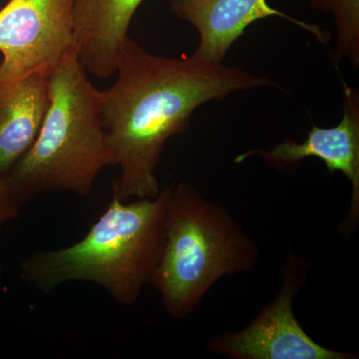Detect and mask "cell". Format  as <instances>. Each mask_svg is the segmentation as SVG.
I'll list each match as a JSON object with an SVG mask.
<instances>
[{"instance_id":"6da1fadb","label":"cell","mask_w":359,"mask_h":359,"mask_svg":"<svg viewBox=\"0 0 359 359\" xmlns=\"http://www.w3.org/2000/svg\"><path fill=\"white\" fill-rule=\"evenodd\" d=\"M115 74V83L100 91V101L110 166L119 169L112 197L122 202L159 195L157 171L165 145L188 128L201 105L242 90L278 87L269 78L195 53L180 59L153 55L129 36Z\"/></svg>"},{"instance_id":"7a4b0ae2","label":"cell","mask_w":359,"mask_h":359,"mask_svg":"<svg viewBox=\"0 0 359 359\" xmlns=\"http://www.w3.org/2000/svg\"><path fill=\"white\" fill-rule=\"evenodd\" d=\"M171 189L130 203L112 197L79 242L26 257L21 278L44 294L73 280L93 283L121 306H134L162 257Z\"/></svg>"},{"instance_id":"3957f363","label":"cell","mask_w":359,"mask_h":359,"mask_svg":"<svg viewBox=\"0 0 359 359\" xmlns=\"http://www.w3.org/2000/svg\"><path fill=\"white\" fill-rule=\"evenodd\" d=\"M107 166L100 91L90 83L74 48L49 74L48 106L39 135L6 181L25 207L42 193L86 197Z\"/></svg>"},{"instance_id":"277c9868","label":"cell","mask_w":359,"mask_h":359,"mask_svg":"<svg viewBox=\"0 0 359 359\" xmlns=\"http://www.w3.org/2000/svg\"><path fill=\"white\" fill-rule=\"evenodd\" d=\"M259 255L226 208L184 182L172 184L164 250L149 285L167 313L184 320L222 278L256 268Z\"/></svg>"},{"instance_id":"5b68a950","label":"cell","mask_w":359,"mask_h":359,"mask_svg":"<svg viewBox=\"0 0 359 359\" xmlns=\"http://www.w3.org/2000/svg\"><path fill=\"white\" fill-rule=\"evenodd\" d=\"M74 0H9L0 9V92L49 75L75 48Z\"/></svg>"},{"instance_id":"8992f818","label":"cell","mask_w":359,"mask_h":359,"mask_svg":"<svg viewBox=\"0 0 359 359\" xmlns=\"http://www.w3.org/2000/svg\"><path fill=\"white\" fill-rule=\"evenodd\" d=\"M308 261L290 252L283 285L275 299L250 325L222 332L210 340L212 353L233 359H354L355 354L332 351L314 341L295 318L294 297L306 283Z\"/></svg>"},{"instance_id":"52a82bcc","label":"cell","mask_w":359,"mask_h":359,"mask_svg":"<svg viewBox=\"0 0 359 359\" xmlns=\"http://www.w3.org/2000/svg\"><path fill=\"white\" fill-rule=\"evenodd\" d=\"M344 86V116L339 125L332 128L313 125L302 143L285 140L271 151H249L238 156L235 162L259 155L276 169L292 170L306 158L313 157L323 161L330 174H344L353 186V197L348 214L339 229L344 235L351 236L359 221V95L358 91L346 83Z\"/></svg>"},{"instance_id":"ba28073f","label":"cell","mask_w":359,"mask_h":359,"mask_svg":"<svg viewBox=\"0 0 359 359\" xmlns=\"http://www.w3.org/2000/svg\"><path fill=\"white\" fill-rule=\"evenodd\" d=\"M172 13L192 25L200 35L196 55L221 63L231 45L255 21L278 16L294 23L327 45L328 34L318 26L290 18L266 0H171Z\"/></svg>"},{"instance_id":"9c48e42d","label":"cell","mask_w":359,"mask_h":359,"mask_svg":"<svg viewBox=\"0 0 359 359\" xmlns=\"http://www.w3.org/2000/svg\"><path fill=\"white\" fill-rule=\"evenodd\" d=\"M144 0H74L78 60L93 76L115 74L132 18Z\"/></svg>"},{"instance_id":"30bf717a","label":"cell","mask_w":359,"mask_h":359,"mask_svg":"<svg viewBox=\"0 0 359 359\" xmlns=\"http://www.w3.org/2000/svg\"><path fill=\"white\" fill-rule=\"evenodd\" d=\"M48 77L32 74L0 92V180L6 179L39 135L48 106Z\"/></svg>"},{"instance_id":"8fae6325","label":"cell","mask_w":359,"mask_h":359,"mask_svg":"<svg viewBox=\"0 0 359 359\" xmlns=\"http://www.w3.org/2000/svg\"><path fill=\"white\" fill-rule=\"evenodd\" d=\"M311 6L332 13L337 25V40L334 60L348 58L359 65V0H311Z\"/></svg>"},{"instance_id":"7c38bea8","label":"cell","mask_w":359,"mask_h":359,"mask_svg":"<svg viewBox=\"0 0 359 359\" xmlns=\"http://www.w3.org/2000/svg\"><path fill=\"white\" fill-rule=\"evenodd\" d=\"M22 208L6 179L0 180V231L20 217Z\"/></svg>"},{"instance_id":"4fadbf2b","label":"cell","mask_w":359,"mask_h":359,"mask_svg":"<svg viewBox=\"0 0 359 359\" xmlns=\"http://www.w3.org/2000/svg\"><path fill=\"white\" fill-rule=\"evenodd\" d=\"M4 276V264H2L1 259H0V280Z\"/></svg>"}]
</instances>
